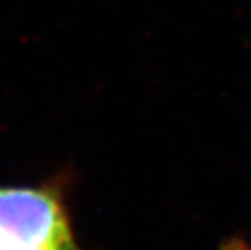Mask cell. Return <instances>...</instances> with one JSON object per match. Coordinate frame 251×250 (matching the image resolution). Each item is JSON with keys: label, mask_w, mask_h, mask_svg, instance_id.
<instances>
[{"label": "cell", "mask_w": 251, "mask_h": 250, "mask_svg": "<svg viewBox=\"0 0 251 250\" xmlns=\"http://www.w3.org/2000/svg\"><path fill=\"white\" fill-rule=\"evenodd\" d=\"M66 172L30 186H0V250H86L77 240Z\"/></svg>", "instance_id": "1"}, {"label": "cell", "mask_w": 251, "mask_h": 250, "mask_svg": "<svg viewBox=\"0 0 251 250\" xmlns=\"http://www.w3.org/2000/svg\"><path fill=\"white\" fill-rule=\"evenodd\" d=\"M220 250H251L248 243L239 237H233V238H227L226 241L221 243Z\"/></svg>", "instance_id": "2"}]
</instances>
